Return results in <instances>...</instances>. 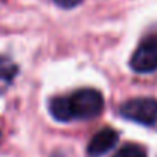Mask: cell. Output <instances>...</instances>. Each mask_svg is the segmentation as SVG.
<instances>
[{
	"instance_id": "cell-2",
	"label": "cell",
	"mask_w": 157,
	"mask_h": 157,
	"mask_svg": "<svg viewBox=\"0 0 157 157\" xmlns=\"http://www.w3.org/2000/svg\"><path fill=\"white\" fill-rule=\"evenodd\" d=\"M119 116L140 124L144 127L157 125V99L154 98H133L119 105Z\"/></svg>"
},
{
	"instance_id": "cell-7",
	"label": "cell",
	"mask_w": 157,
	"mask_h": 157,
	"mask_svg": "<svg viewBox=\"0 0 157 157\" xmlns=\"http://www.w3.org/2000/svg\"><path fill=\"white\" fill-rule=\"evenodd\" d=\"M84 0H53V3H56L59 8H64V9H72L78 5H81Z\"/></svg>"
},
{
	"instance_id": "cell-6",
	"label": "cell",
	"mask_w": 157,
	"mask_h": 157,
	"mask_svg": "<svg viewBox=\"0 0 157 157\" xmlns=\"http://www.w3.org/2000/svg\"><path fill=\"white\" fill-rule=\"evenodd\" d=\"M113 157H147V151L136 144H127L124 145Z\"/></svg>"
},
{
	"instance_id": "cell-5",
	"label": "cell",
	"mask_w": 157,
	"mask_h": 157,
	"mask_svg": "<svg viewBox=\"0 0 157 157\" xmlns=\"http://www.w3.org/2000/svg\"><path fill=\"white\" fill-rule=\"evenodd\" d=\"M17 72H18V67L14 61H11L8 56H0V79L12 81Z\"/></svg>"
},
{
	"instance_id": "cell-4",
	"label": "cell",
	"mask_w": 157,
	"mask_h": 157,
	"mask_svg": "<svg viewBox=\"0 0 157 157\" xmlns=\"http://www.w3.org/2000/svg\"><path fill=\"white\" fill-rule=\"evenodd\" d=\"M117 140H119L117 131L110 127H105L92 136V139L87 145V154L90 157L105 156L110 150H113L116 147Z\"/></svg>"
},
{
	"instance_id": "cell-1",
	"label": "cell",
	"mask_w": 157,
	"mask_h": 157,
	"mask_svg": "<svg viewBox=\"0 0 157 157\" xmlns=\"http://www.w3.org/2000/svg\"><path fill=\"white\" fill-rule=\"evenodd\" d=\"M49 113L58 122L89 121L104 110V96L96 89H79L70 95L55 96L49 101Z\"/></svg>"
},
{
	"instance_id": "cell-3",
	"label": "cell",
	"mask_w": 157,
	"mask_h": 157,
	"mask_svg": "<svg viewBox=\"0 0 157 157\" xmlns=\"http://www.w3.org/2000/svg\"><path fill=\"white\" fill-rule=\"evenodd\" d=\"M130 67L136 73H151L157 70V34L150 35L134 51Z\"/></svg>"
}]
</instances>
